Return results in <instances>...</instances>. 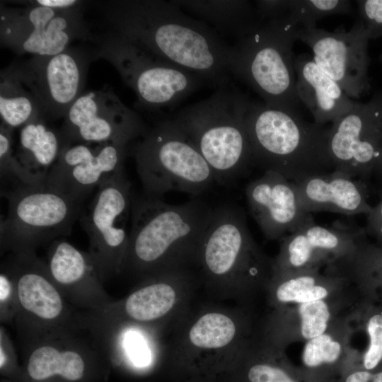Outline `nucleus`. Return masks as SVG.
Listing matches in <instances>:
<instances>
[{
    "label": "nucleus",
    "instance_id": "nucleus-1",
    "mask_svg": "<svg viewBox=\"0 0 382 382\" xmlns=\"http://www.w3.org/2000/svg\"><path fill=\"white\" fill-rule=\"evenodd\" d=\"M104 9L115 33L139 48L197 75L207 86H228L231 45L173 0L109 1Z\"/></svg>",
    "mask_w": 382,
    "mask_h": 382
},
{
    "label": "nucleus",
    "instance_id": "nucleus-33",
    "mask_svg": "<svg viewBox=\"0 0 382 382\" xmlns=\"http://www.w3.org/2000/svg\"><path fill=\"white\" fill-rule=\"evenodd\" d=\"M352 13L348 0H289L287 16L299 28H316L318 21L332 15Z\"/></svg>",
    "mask_w": 382,
    "mask_h": 382
},
{
    "label": "nucleus",
    "instance_id": "nucleus-37",
    "mask_svg": "<svg viewBox=\"0 0 382 382\" xmlns=\"http://www.w3.org/2000/svg\"><path fill=\"white\" fill-rule=\"evenodd\" d=\"M357 20L369 33L371 40L382 36V0L357 1Z\"/></svg>",
    "mask_w": 382,
    "mask_h": 382
},
{
    "label": "nucleus",
    "instance_id": "nucleus-14",
    "mask_svg": "<svg viewBox=\"0 0 382 382\" xmlns=\"http://www.w3.org/2000/svg\"><path fill=\"white\" fill-rule=\"evenodd\" d=\"M83 4L55 10L30 4L11 7L1 3V45L19 55L50 56L66 50L74 40H92L83 18Z\"/></svg>",
    "mask_w": 382,
    "mask_h": 382
},
{
    "label": "nucleus",
    "instance_id": "nucleus-38",
    "mask_svg": "<svg viewBox=\"0 0 382 382\" xmlns=\"http://www.w3.org/2000/svg\"><path fill=\"white\" fill-rule=\"evenodd\" d=\"M379 200L372 206L371 212L366 215V222L364 227L369 238L376 245L382 248V191L378 192Z\"/></svg>",
    "mask_w": 382,
    "mask_h": 382
},
{
    "label": "nucleus",
    "instance_id": "nucleus-8",
    "mask_svg": "<svg viewBox=\"0 0 382 382\" xmlns=\"http://www.w3.org/2000/svg\"><path fill=\"white\" fill-rule=\"evenodd\" d=\"M132 148L144 195L161 197L170 191L199 195L216 182L193 142L172 120L156 124Z\"/></svg>",
    "mask_w": 382,
    "mask_h": 382
},
{
    "label": "nucleus",
    "instance_id": "nucleus-26",
    "mask_svg": "<svg viewBox=\"0 0 382 382\" xmlns=\"http://www.w3.org/2000/svg\"><path fill=\"white\" fill-rule=\"evenodd\" d=\"M127 144L105 143L91 158L65 170L49 172L45 185L83 202L108 176L124 169Z\"/></svg>",
    "mask_w": 382,
    "mask_h": 382
},
{
    "label": "nucleus",
    "instance_id": "nucleus-40",
    "mask_svg": "<svg viewBox=\"0 0 382 382\" xmlns=\"http://www.w3.org/2000/svg\"><path fill=\"white\" fill-rule=\"evenodd\" d=\"M23 2L25 4L40 6L55 10L71 9L84 4V1L77 0H34Z\"/></svg>",
    "mask_w": 382,
    "mask_h": 382
},
{
    "label": "nucleus",
    "instance_id": "nucleus-30",
    "mask_svg": "<svg viewBox=\"0 0 382 382\" xmlns=\"http://www.w3.org/2000/svg\"><path fill=\"white\" fill-rule=\"evenodd\" d=\"M332 267L366 299L382 305V248L370 241L366 234L352 252L336 261Z\"/></svg>",
    "mask_w": 382,
    "mask_h": 382
},
{
    "label": "nucleus",
    "instance_id": "nucleus-3",
    "mask_svg": "<svg viewBox=\"0 0 382 382\" xmlns=\"http://www.w3.org/2000/svg\"><path fill=\"white\" fill-rule=\"evenodd\" d=\"M213 211L201 199L170 204L161 197L132 195L123 272L140 280L175 268L194 269Z\"/></svg>",
    "mask_w": 382,
    "mask_h": 382
},
{
    "label": "nucleus",
    "instance_id": "nucleus-28",
    "mask_svg": "<svg viewBox=\"0 0 382 382\" xmlns=\"http://www.w3.org/2000/svg\"><path fill=\"white\" fill-rule=\"evenodd\" d=\"M184 11L202 21L220 35L244 37L265 21L247 0H173Z\"/></svg>",
    "mask_w": 382,
    "mask_h": 382
},
{
    "label": "nucleus",
    "instance_id": "nucleus-23",
    "mask_svg": "<svg viewBox=\"0 0 382 382\" xmlns=\"http://www.w3.org/2000/svg\"><path fill=\"white\" fill-rule=\"evenodd\" d=\"M291 183L299 207L306 213L367 215L372 209L369 184L340 171L314 175Z\"/></svg>",
    "mask_w": 382,
    "mask_h": 382
},
{
    "label": "nucleus",
    "instance_id": "nucleus-2",
    "mask_svg": "<svg viewBox=\"0 0 382 382\" xmlns=\"http://www.w3.org/2000/svg\"><path fill=\"white\" fill-rule=\"evenodd\" d=\"M272 263L252 236L240 207L230 203L214 207L194 267L209 297L253 308L255 299L265 297Z\"/></svg>",
    "mask_w": 382,
    "mask_h": 382
},
{
    "label": "nucleus",
    "instance_id": "nucleus-31",
    "mask_svg": "<svg viewBox=\"0 0 382 382\" xmlns=\"http://www.w3.org/2000/svg\"><path fill=\"white\" fill-rule=\"evenodd\" d=\"M284 351L258 332L230 361L245 367L247 382H298L281 364Z\"/></svg>",
    "mask_w": 382,
    "mask_h": 382
},
{
    "label": "nucleus",
    "instance_id": "nucleus-13",
    "mask_svg": "<svg viewBox=\"0 0 382 382\" xmlns=\"http://www.w3.org/2000/svg\"><path fill=\"white\" fill-rule=\"evenodd\" d=\"M9 265L17 289L15 320L28 342L71 333L77 320L52 280L45 261L35 254H13Z\"/></svg>",
    "mask_w": 382,
    "mask_h": 382
},
{
    "label": "nucleus",
    "instance_id": "nucleus-42",
    "mask_svg": "<svg viewBox=\"0 0 382 382\" xmlns=\"http://www.w3.org/2000/svg\"><path fill=\"white\" fill-rule=\"evenodd\" d=\"M380 59H381V61L382 62V54H381V56H380Z\"/></svg>",
    "mask_w": 382,
    "mask_h": 382
},
{
    "label": "nucleus",
    "instance_id": "nucleus-35",
    "mask_svg": "<svg viewBox=\"0 0 382 382\" xmlns=\"http://www.w3.org/2000/svg\"><path fill=\"white\" fill-rule=\"evenodd\" d=\"M362 330L367 335V347L361 355V367L374 370L382 365V305L372 303L362 317Z\"/></svg>",
    "mask_w": 382,
    "mask_h": 382
},
{
    "label": "nucleus",
    "instance_id": "nucleus-32",
    "mask_svg": "<svg viewBox=\"0 0 382 382\" xmlns=\"http://www.w3.org/2000/svg\"><path fill=\"white\" fill-rule=\"evenodd\" d=\"M0 115L1 123L13 129L42 117L34 96L11 64L0 72Z\"/></svg>",
    "mask_w": 382,
    "mask_h": 382
},
{
    "label": "nucleus",
    "instance_id": "nucleus-24",
    "mask_svg": "<svg viewBox=\"0 0 382 382\" xmlns=\"http://www.w3.org/2000/svg\"><path fill=\"white\" fill-rule=\"evenodd\" d=\"M294 67L298 98L309 110L315 123H332L358 103L320 69L310 54L302 53L296 56Z\"/></svg>",
    "mask_w": 382,
    "mask_h": 382
},
{
    "label": "nucleus",
    "instance_id": "nucleus-9",
    "mask_svg": "<svg viewBox=\"0 0 382 382\" xmlns=\"http://www.w3.org/2000/svg\"><path fill=\"white\" fill-rule=\"evenodd\" d=\"M4 196L8 205L1 219V248L12 254L35 253L40 245L69 236L82 212V202L46 185H18Z\"/></svg>",
    "mask_w": 382,
    "mask_h": 382
},
{
    "label": "nucleus",
    "instance_id": "nucleus-5",
    "mask_svg": "<svg viewBox=\"0 0 382 382\" xmlns=\"http://www.w3.org/2000/svg\"><path fill=\"white\" fill-rule=\"evenodd\" d=\"M249 99L228 86L188 105L172 120L197 148L216 182L230 183L253 165L244 115Z\"/></svg>",
    "mask_w": 382,
    "mask_h": 382
},
{
    "label": "nucleus",
    "instance_id": "nucleus-6",
    "mask_svg": "<svg viewBox=\"0 0 382 382\" xmlns=\"http://www.w3.org/2000/svg\"><path fill=\"white\" fill-rule=\"evenodd\" d=\"M299 26L288 16L265 21L231 47L230 71L272 108L299 115L293 45Z\"/></svg>",
    "mask_w": 382,
    "mask_h": 382
},
{
    "label": "nucleus",
    "instance_id": "nucleus-25",
    "mask_svg": "<svg viewBox=\"0 0 382 382\" xmlns=\"http://www.w3.org/2000/svg\"><path fill=\"white\" fill-rule=\"evenodd\" d=\"M352 283L328 268L277 274L272 276L265 299L270 309L326 299Z\"/></svg>",
    "mask_w": 382,
    "mask_h": 382
},
{
    "label": "nucleus",
    "instance_id": "nucleus-17",
    "mask_svg": "<svg viewBox=\"0 0 382 382\" xmlns=\"http://www.w3.org/2000/svg\"><path fill=\"white\" fill-rule=\"evenodd\" d=\"M328 148L334 170L368 183L382 153V91L332 122Z\"/></svg>",
    "mask_w": 382,
    "mask_h": 382
},
{
    "label": "nucleus",
    "instance_id": "nucleus-29",
    "mask_svg": "<svg viewBox=\"0 0 382 382\" xmlns=\"http://www.w3.org/2000/svg\"><path fill=\"white\" fill-rule=\"evenodd\" d=\"M42 117L21 127L15 154L21 165L46 181L47 175L66 145L61 130Z\"/></svg>",
    "mask_w": 382,
    "mask_h": 382
},
{
    "label": "nucleus",
    "instance_id": "nucleus-27",
    "mask_svg": "<svg viewBox=\"0 0 382 382\" xmlns=\"http://www.w3.org/2000/svg\"><path fill=\"white\" fill-rule=\"evenodd\" d=\"M73 339L67 334L28 342V376L37 381L54 376L69 381L81 379L86 370L83 352L89 348Z\"/></svg>",
    "mask_w": 382,
    "mask_h": 382
},
{
    "label": "nucleus",
    "instance_id": "nucleus-16",
    "mask_svg": "<svg viewBox=\"0 0 382 382\" xmlns=\"http://www.w3.org/2000/svg\"><path fill=\"white\" fill-rule=\"evenodd\" d=\"M147 128L110 86L83 93L69 108L60 129L66 144H129Z\"/></svg>",
    "mask_w": 382,
    "mask_h": 382
},
{
    "label": "nucleus",
    "instance_id": "nucleus-4",
    "mask_svg": "<svg viewBox=\"0 0 382 382\" xmlns=\"http://www.w3.org/2000/svg\"><path fill=\"white\" fill-rule=\"evenodd\" d=\"M244 123L253 164L264 171L293 182L334 170L323 125L250 100Z\"/></svg>",
    "mask_w": 382,
    "mask_h": 382
},
{
    "label": "nucleus",
    "instance_id": "nucleus-34",
    "mask_svg": "<svg viewBox=\"0 0 382 382\" xmlns=\"http://www.w3.org/2000/svg\"><path fill=\"white\" fill-rule=\"evenodd\" d=\"M14 129L3 123L0 125L1 178H7L16 186H45V179L25 169L18 160L13 147Z\"/></svg>",
    "mask_w": 382,
    "mask_h": 382
},
{
    "label": "nucleus",
    "instance_id": "nucleus-18",
    "mask_svg": "<svg viewBox=\"0 0 382 382\" xmlns=\"http://www.w3.org/2000/svg\"><path fill=\"white\" fill-rule=\"evenodd\" d=\"M297 40L311 49L316 64L349 98H360L369 91L368 45L371 38L357 20L348 31L299 28Z\"/></svg>",
    "mask_w": 382,
    "mask_h": 382
},
{
    "label": "nucleus",
    "instance_id": "nucleus-22",
    "mask_svg": "<svg viewBox=\"0 0 382 382\" xmlns=\"http://www.w3.org/2000/svg\"><path fill=\"white\" fill-rule=\"evenodd\" d=\"M46 264L52 280L69 303L100 313L115 301L105 291L88 253L64 239L51 243Z\"/></svg>",
    "mask_w": 382,
    "mask_h": 382
},
{
    "label": "nucleus",
    "instance_id": "nucleus-21",
    "mask_svg": "<svg viewBox=\"0 0 382 382\" xmlns=\"http://www.w3.org/2000/svg\"><path fill=\"white\" fill-rule=\"evenodd\" d=\"M249 210L268 240H280L313 219L299 207L291 181L267 170L245 187Z\"/></svg>",
    "mask_w": 382,
    "mask_h": 382
},
{
    "label": "nucleus",
    "instance_id": "nucleus-36",
    "mask_svg": "<svg viewBox=\"0 0 382 382\" xmlns=\"http://www.w3.org/2000/svg\"><path fill=\"white\" fill-rule=\"evenodd\" d=\"M18 311L16 279L8 265L1 267L0 273V318L3 323L15 320Z\"/></svg>",
    "mask_w": 382,
    "mask_h": 382
},
{
    "label": "nucleus",
    "instance_id": "nucleus-39",
    "mask_svg": "<svg viewBox=\"0 0 382 382\" xmlns=\"http://www.w3.org/2000/svg\"><path fill=\"white\" fill-rule=\"evenodd\" d=\"M289 0H257L254 4L260 19L263 21L287 16Z\"/></svg>",
    "mask_w": 382,
    "mask_h": 382
},
{
    "label": "nucleus",
    "instance_id": "nucleus-12",
    "mask_svg": "<svg viewBox=\"0 0 382 382\" xmlns=\"http://www.w3.org/2000/svg\"><path fill=\"white\" fill-rule=\"evenodd\" d=\"M200 288L193 268L179 267L139 280L123 299L98 313L115 323H132L169 332L195 302Z\"/></svg>",
    "mask_w": 382,
    "mask_h": 382
},
{
    "label": "nucleus",
    "instance_id": "nucleus-15",
    "mask_svg": "<svg viewBox=\"0 0 382 382\" xmlns=\"http://www.w3.org/2000/svg\"><path fill=\"white\" fill-rule=\"evenodd\" d=\"M93 59V53L70 47L54 55L32 56L11 65L48 121L64 118L83 93L88 66Z\"/></svg>",
    "mask_w": 382,
    "mask_h": 382
},
{
    "label": "nucleus",
    "instance_id": "nucleus-7",
    "mask_svg": "<svg viewBox=\"0 0 382 382\" xmlns=\"http://www.w3.org/2000/svg\"><path fill=\"white\" fill-rule=\"evenodd\" d=\"M260 320L252 308L195 301L169 331L165 353L185 366H227L257 335Z\"/></svg>",
    "mask_w": 382,
    "mask_h": 382
},
{
    "label": "nucleus",
    "instance_id": "nucleus-20",
    "mask_svg": "<svg viewBox=\"0 0 382 382\" xmlns=\"http://www.w3.org/2000/svg\"><path fill=\"white\" fill-rule=\"evenodd\" d=\"M366 234L364 228L354 223L337 221L323 226L312 219L279 240L272 275L322 270L352 252Z\"/></svg>",
    "mask_w": 382,
    "mask_h": 382
},
{
    "label": "nucleus",
    "instance_id": "nucleus-41",
    "mask_svg": "<svg viewBox=\"0 0 382 382\" xmlns=\"http://www.w3.org/2000/svg\"><path fill=\"white\" fill-rule=\"evenodd\" d=\"M375 178L378 185V192L382 191V153L381 158L374 172L372 178Z\"/></svg>",
    "mask_w": 382,
    "mask_h": 382
},
{
    "label": "nucleus",
    "instance_id": "nucleus-11",
    "mask_svg": "<svg viewBox=\"0 0 382 382\" xmlns=\"http://www.w3.org/2000/svg\"><path fill=\"white\" fill-rule=\"evenodd\" d=\"M132 197L131 183L121 170L100 183L79 217L89 239L88 254L103 282L123 272Z\"/></svg>",
    "mask_w": 382,
    "mask_h": 382
},
{
    "label": "nucleus",
    "instance_id": "nucleus-19",
    "mask_svg": "<svg viewBox=\"0 0 382 382\" xmlns=\"http://www.w3.org/2000/svg\"><path fill=\"white\" fill-rule=\"evenodd\" d=\"M369 303L352 284L324 299L270 309L260 318L259 335L270 345L285 350L292 342L320 335L337 318L357 312Z\"/></svg>",
    "mask_w": 382,
    "mask_h": 382
},
{
    "label": "nucleus",
    "instance_id": "nucleus-10",
    "mask_svg": "<svg viewBox=\"0 0 382 382\" xmlns=\"http://www.w3.org/2000/svg\"><path fill=\"white\" fill-rule=\"evenodd\" d=\"M94 59L111 63L135 93L137 105L173 107L206 85L197 75L139 48L116 33L97 40Z\"/></svg>",
    "mask_w": 382,
    "mask_h": 382
}]
</instances>
